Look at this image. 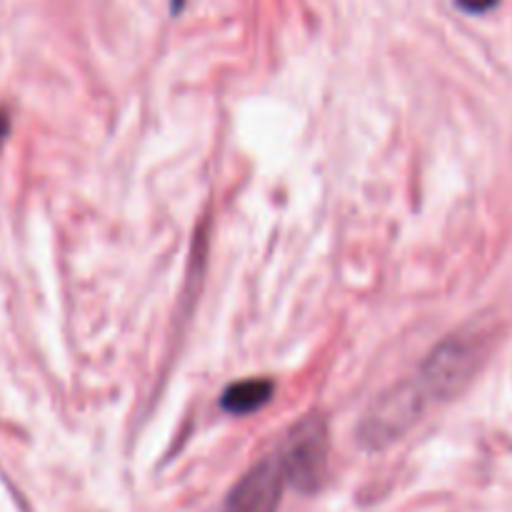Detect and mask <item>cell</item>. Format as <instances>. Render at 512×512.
<instances>
[{
  "mask_svg": "<svg viewBox=\"0 0 512 512\" xmlns=\"http://www.w3.org/2000/svg\"><path fill=\"white\" fill-rule=\"evenodd\" d=\"M430 410L428 400L420 395L413 378H405L385 390L373 408L365 413L358 428V438L365 448H385L403 438L420 418Z\"/></svg>",
  "mask_w": 512,
  "mask_h": 512,
  "instance_id": "cell-2",
  "label": "cell"
},
{
  "mask_svg": "<svg viewBox=\"0 0 512 512\" xmlns=\"http://www.w3.org/2000/svg\"><path fill=\"white\" fill-rule=\"evenodd\" d=\"M8 130H10V118H8V113H5V110H0V148H3Z\"/></svg>",
  "mask_w": 512,
  "mask_h": 512,
  "instance_id": "cell-7",
  "label": "cell"
},
{
  "mask_svg": "<svg viewBox=\"0 0 512 512\" xmlns=\"http://www.w3.org/2000/svg\"><path fill=\"white\" fill-rule=\"evenodd\" d=\"M483 335L480 333H453L435 345L433 353L425 358L418 373L410 375L418 385L420 395L430 405H440L455 398L478 373L483 360Z\"/></svg>",
  "mask_w": 512,
  "mask_h": 512,
  "instance_id": "cell-1",
  "label": "cell"
},
{
  "mask_svg": "<svg viewBox=\"0 0 512 512\" xmlns=\"http://www.w3.org/2000/svg\"><path fill=\"white\" fill-rule=\"evenodd\" d=\"M328 453V425L318 413H313L290 430L278 455L283 460L288 483L303 493H315L328 473Z\"/></svg>",
  "mask_w": 512,
  "mask_h": 512,
  "instance_id": "cell-3",
  "label": "cell"
},
{
  "mask_svg": "<svg viewBox=\"0 0 512 512\" xmlns=\"http://www.w3.org/2000/svg\"><path fill=\"white\" fill-rule=\"evenodd\" d=\"M285 483H288V475H285L283 460L278 453L270 455L255 463L233 485L225 498L223 512H278Z\"/></svg>",
  "mask_w": 512,
  "mask_h": 512,
  "instance_id": "cell-4",
  "label": "cell"
},
{
  "mask_svg": "<svg viewBox=\"0 0 512 512\" xmlns=\"http://www.w3.org/2000/svg\"><path fill=\"white\" fill-rule=\"evenodd\" d=\"M455 5L470 15H480V13H488V10H493L495 5H498V0H455Z\"/></svg>",
  "mask_w": 512,
  "mask_h": 512,
  "instance_id": "cell-6",
  "label": "cell"
},
{
  "mask_svg": "<svg viewBox=\"0 0 512 512\" xmlns=\"http://www.w3.org/2000/svg\"><path fill=\"white\" fill-rule=\"evenodd\" d=\"M275 395V383L268 378H248L240 380V383H233L223 393V405L225 413L230 415H250L255 410L265 408V405L273 400Z\"/></svg>",
  "mask_w": 512,
  "mask_h": 512,
  "instance_id": "cell-5",
  "label": "cell"
}]
</instances>
